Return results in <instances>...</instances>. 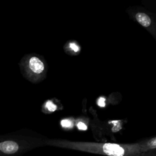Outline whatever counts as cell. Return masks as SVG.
<instances>
[{
	"instance_id": "1",
	"label": "cell",
	"mask_w": 156,
	"mask_h": 156,
	"mask_svg": "<svg viewBox=\"0 0 156 156\" xmlns=\"http://www.w3.org/2000/svg\"><path fill=\"white\" fill-rule=\"evenodd\" d=\"M44 145L104 156H140L141 154L136 142L134 143H116L74 141L65 139L46 138Z\"/></svg>"
},
{
	"instance_id": "2",
	"label": "cell",
	"mask_w": 156,
	"mask_h": 156,
	"mask_svg": "<svg viewBox=\"0 0 156 156\" xmlns=\"http://www.w3.org/2000/svg\"><path fill=\"white\" fill-rule=\"evenodd\" d=\"M46 138L26 129L0 135V156H20L35 148L44 146Z\"/></svg>"
},
{
	"instance_id": "3",
	"label": "cell",
	"mask_w": 156,
	"mask_h": 156,
	"mask_svg": "<svg viewBox=\"0 0 156 156\" xmlns=\"http://www.w3.org/2000/svg\"><path fill=\"white\" fill-rule=\"evenodd\" d=\"M19 66L24 77L33 83H39L46 77L47 63L39 54L30 53L25 55L21 59Z\"/></svg>"
},
{
	"instance_id": "4",
	"label": "cell",
	"mask_w": 156,
	"mask_h": 156,
	"mask_svg": "<svg viewBox=\"0 0 156 156\" xmlns=\"http://www.w3.org/2000/svg\"><path fill=\"white\" fill-rule=\"evenodd\" d=\"M129 16L146 29L156 41V13L142 6H132L126 9Z\"/></svg>"
},
{
	"instance_id": "5",
	"label": "cell",
	"mask_w": 156,
	"mask_h": 156,
	"mask_svg": "<svg viewBox=\"0 0 156 156\" xmlns=\"http://www.w3.org/2000/svg\"><path fill=\"white\" fill-rule=\"evenodd\" d=\"M142 152L156 148V135L144 138L136 142Z\"/></svg>"
},
{
	"instance_id": "6",
	"label": "cell",
	"mask_w": 156,
	"mask_h": 156,
	"mask_svg": "<svg viewBox=\"0 0 156 156\" xmlns=\"http://www.w3.org/2000/svg\"><path fill=\"white\" fill-rule=\"evenodd\" d=\"M67 49L71 53H73V54H76V53H78L80 51L79 46L77 43L73 42H71L68 44Z\"/></svg>"
},
{
	"instance_id": "7",
	"label": "cell",
	"mask_w": 156,
	"mask_h": 156,
	"mask_svg": "<svg viewBox=\"0 0 156 156\" xmlns=\"http://www.w3.org/2000/svg\"><path fill=\"white\" fill-rule=\"evenodd\" d=\"M77 128L79 129V130H87V124H86V122H85V121H77L76 123H75Z\"/></svg>"
},
{
	"instance_id": "8",
	"label": "cell",
	"mask_w": 156,
	"mask_h": 156,
	"mask_svg": "<svg viewBox=\"0 0 156 156\" xmlns=\"http://www.w3.org/2000/svg\"><path fill=\"white\" fill-rule=\"evenodd\" d=\"M62 125L63 127L66 128H71L73 126V122L69 119H66L62 121Z\"/></svg>"
},
{
	"instance_id": "9",
	"label": "cell",
	"mask_w": 156,
	"mask_h": 156,
	"mask_svg": "<svg viewBox=\"0 0 156 156\" xmlns=\"http://www.w3.org/2000/svg\"><path fill=\"white\" fill-rule=\"evenodd\" d=\"M140 156H156V148L142 152Z\"/></svg>"
}]
</instances>
